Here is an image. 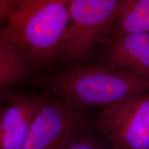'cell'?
Listing matches in <instances>:
<instances>
[{"label":"cell","instance_id":"obj_13","mask_svg":"<svg viewBox=\"0 0 149 149\" xmlns=\"http://www.w3.org/2000/svg\"><path fill=\"white\" fill-rule=\"evenodd\" d=\"M5 100V98H4ZM4 100L0 102V149H3L2 148V142H1V113H2V109L3 105V102Z\"/></svg>","mask_w":149,"mask_h":149},{"label":"cell","instance_id":"obj_1","mask_svg":"<svg viewBox=\"0 0 149 149\" xmlns=\"http://www.w3.org/2000/svg\"><path fill=\"white\" fill-rule=\"evenodd\" d=\"M79 111L109 107L149 92V79L104 65H77L38 75L31 84Z\"/></svg>","mask_w":149,"mask_h":149},{"label":"cell","instance_id":"obj_3","mask_svg":"<svg viewBox=\"0 0 149 149\" xmlns=\"http://www.w3.org/2000/svg\"><path fill=\"white\" fill-rule=\"evenodd\" d=\"M122 0H70L68 19L55 65H81L98 55L113 35Z\"/></svg>","mask_w":149,"mask_h":149},{"label":"cell","instance_id":"obj_9","mask_svg":"<svg viewBox=\"0 0 149 149\" xmlns=\"http://www.w3.org/2000/svg\"><path fill=\"white\" fill-rule=\"evenodd\" d=\"M147 33H149V0H122L112 37Z\"/></svg>","mask_w":149,"mask_h":149},{"label":"cell","instance_id":"obj_14","mask_svg":"<svg viewBox=\"0 0 149 149\" xmlns=\"http://www.w3.org/2000/svg\"><path fill=\"white\" fill-rule=\"evenodd\" d=\"M8 88L6 89H3V90H0V102L2 101L3 100H4L6 95L7 91Z\"/></svg>","mask_w":149,"mask_h":149},{"label":"cell","instance_id":"obj_6","mask_svg":"<svg viewBox=\"0 0 149 149\" xmlns=\"http://www.w3.org/2000/svg\"><path fill=\"white\" fill-rule=\"evenodd\" d=\"M44 99V94L41 91L32 92L19 86L8 89L1 118L3 149H22Z\"/></svg>","mask_w":149,"mask_h":149},{"label":"cell","instance_id":"obj_8","mask_svg":"<svg viewBox=\"0 0 149 149\" xmlns=\"http://www.w3.org/2000/svg\"><path fill=\"white\" fill-rule=\"evenodd\" d=\"M42 72L15 42L6 27L0 31V90L31 82Z\"/></svg>","mask_w":149,"mask_h":149},{"label":"cell","instance_id":"obj_12","mask_svg":"<svg viewBox=\"0 0 149 149\" xmlns=\"http://www.w3.org/2000/svg\"><path fill=\"white\" fill-rule=\"evenodd\" d=\"M96 149H117L114 146H112L110 143L106 141L103 137L100 135V139L99 141L97 146Z\"/></svg>","mask_w":149,"mask_h":149},{"label":"cell","instance_id":"obj_7","mask_svg":"<svg viewBox=\"0 0 149 149\" xmlns=\"http://www.w3.org/2000/svg\"><path fill=\"white\" fill-rule=\"evenodd\" d=\"M96 57L97 64L149 79V33L112 37Z\"/></svg>","mask_w":149,"mask_h":149},{"label":"cell","instance_id":"obj_11","mask_svg":"<svg viewBox=\"0 0 149 149\" xmlns=\"http://www.w3.org/2000/svg\"><path fill=\"white\" fill-rule=\"evenodd\" d=\"M16 0H0V31L6 27L10 9Z\"/></svg>","mask_w":149,"mask_h":149},{"label":"cell","instance_id":"obj_10","mask_svg":"<svg viewBox=\"0 0 149 149\" xmlns=\"http://www.w3.org/2000/svg\"><path fill=\"white\" fill-rule=\"evenodd\" d=\"M100 139V135L93 124L65 149H96Z\"/></svg>","mask_w":149,"mask_h":149},{"label":"cell","instance_id":"obj_4","mask_svg":"<svg viewBox=\"0 0 149 149\" xmlns=\"http://www.w3.org/2000/svg\"><path fill=\"white\" fill-rule=\"evenodd\" d=\"M93 124L117 149H149V92L102 109Z\"/></svg>","mask_w":149,"mask_h":149},{"label":"cell","instance_id":"obj_2","mask_svg":"<svg viewBox=\"0 0 149 149\" xmlns=\"http://www.w3.org/2000/svg\"><path fill=\"white\" fill-rule=\"evenodd\" d=\"M70 0H16L6 29L43 72L54 66L66 31Z\"/></svg>","mask_w":149,"mask_h":149},{"label":"cell","instance_id":"obj_5","mask_svg":"<svg viewBox=\"0 0 149 149\" xmlns=\"http://www.w3.org/2000/svg\"><path fill=\"white\" fill-rule=\"evenodd\" d=\"M44 94V102L33 119L22 149H65L93 124L88 113Z\"/></svg>","mask_w":149,"mask_h":149}]
</instances>
